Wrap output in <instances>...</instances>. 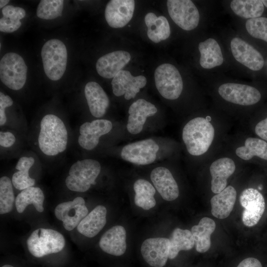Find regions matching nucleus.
<instances>
[{"label":"nucleus","instance_id":"38","mask_svg":"<svg viewBox=\"0 0 267 267\" xmlns=\"http://www.w3.org/2000/svg\"><path fill=\"white\" fill-rule=\"evenodd\" d=\"M2 14L4 18L20 20L25 16L26 12L21 7L6 5L2 9Z\"/></svg>","mask_w":267,"mask_h":267},{"label":"nucleus","instance_id":"36","mask_svg":"<svg viewBox=\"0 0 267 267\" xmlns=\"http://www.w3.org/2000/svg\"><path fill=\"white\" fill-rule=\"evenodd\" d=\"M63 5L62 0H42L38 6L37 15L43 19H55L62 15Z\"/></svg>","mask_w":267,"mask_h":267},{"label":"nucleus","instance_id":"39","mask_svg":"<svg viewBox=\"0 0 267 267\" xmlns=\"http://www.w3.org/2000/svg\"><path fill=\"white\" fill-rule=\"evenodd\" d=\"M13 103L12 98L8 95L0 92V125L3 126L7 121L5 109L11 106Z\"/></svg>","mask_w":267,"mask_h":267},{"label":"nucleus","instance_id":"10","mask_svg":"<svg viewBox=\"0 0 267 267\" xmlns=\"http://www.w3.org/2000/svg\"><path fill=\"white\" fill-rule=\"evenodd\" d=\"M239 202L244 208L242 217L243 224L248 227L257 224L265 210L263 195L255 188H246L240 194Z\"/></svg>","mask_w":267,"mask_h":267},{"label":"nucleus","instance_id":"46","mask_svg":"<svg viewBox=\"0 0 267 267\" xmlns=\"http://www.w3.org/2000/svg\"><path fill=\"white\" fill-rule=\"evenodd\" d=\"M1 267H14L12 266L9 265H5Z\"/></svg>","mask_w":267,"mask_h":267},{"label":"nucleus","instance_id":"12","mask_svg":"<svg viewBox=\"0 0 267 267\" xmlns=\"http://www.w3.org/2000/svg\"><path fill=\"white\" fill-rule=\"evenodd\" d=\"M54 214L61 221L65 229L71 231L79 225L88 214L85 201L81 197H76L71 201L61 203L56 207Z\"/></svg>","mask_w":267,"mask_h":267},{"label":"nucleus","instance_id":"21","mask_svg":"<svg viewBox=\"0 0 267 267\" xmlns=\"http://www.w3.org/2000/svg\"><path fill=\"white\" fill-rule=\"evenodd\" d=\"M99 247L105 253L120 256L126 250V231L121 225H115L107 230L101 236Z\"/></svg>","mask_w":267,"mask_h":267},{"label":"nucleus","instance_id":"28","mask_svg":"<svg viewBox=\"0 0 267 267\" xmlns=\"http://www.w3.org/2000/svg\"><path fill=\"white\" fill-rule=\"evenodd\" d=\"M148 28L147 36L155 43L168 39L171 34L170 25L167 18L163 16L157 17L152 13H148L144 18Z\"/></svg>","mask_w":267,"mask_h":267},{"label":"nucleus","instance_id":"7","mask_svg":"<svg viewBox=\"0 0 267 267\" xmlns=\"http://www.w3.org/2000/svg\"><path fill=\"white\" fill-rule=\"evenodd\" d=\"M154 78L156 87L165 98L175 100L180 95L183 82L178 69L168 63L159 65L155 70Z\"/></svg>","mask_w":267,"mask_h":267},{"label":"nucleus","instance_id":"41","mask_svg":"<svg viewBox=\"0 0 267 267\" xmlns=\"http://www.w3.org/2000/svg\"><path fill=\"white\" fill-rule=\"evenodd\" d=\"M16 141L14 134L10 132L0 131V145L3 148H9L13 146Z\"/></svg>","mask_w":267,"mask_h":267},{"label":"nucleus","instance_id":"40","mask_svg":"<svg viewBox=\"0 0 267 267\" xmlns=\"http://www.w3.org/2000/svg\"><path fill=\"white\" fill-rule=\"evenodd\" d=\"M21 25L19 20H13L2 17L0 19V31L4 33H12Z\"/></svg>","mask_w":267,"mask_h":267},{"label":"nucleus","instance_id":"30","mask_svg":"<svg viewBox=\"0 0 267 267\" xmlns=\"http://www.w3.org/2000/svg\"><path fill=\"white\" fill-rule=\"evenodd\" d=\"M44 199V194L39 187L32 186L23 189L15 199L17 211L22 213L29 205L33 204L37 211L43 212Z\"/></svg>","mask_w":267,"mask_h":267},{"label":"nucleus","instance_id":"27","mask_svg":"<svg viewBox=\"0 0 267 267\" xmlns=\"http://www.w3.org/2000/svg\"><path fill=\"white\" fill-rule=\"evenodd\" d=\"M215 228V222L208 217L202 218L197 225L192 227L191 232L197 252L204 253L210 249L211 235Z\"/></svg>","mask_w":267,"mask_h":267},{"label":"nucleus","instance_id":"8","mask_svg":"<svg viewBox=\"0 0 267 267\" xmlns=\"http://www.w3.org/2000/svg\"><path fill=\"white\" fill-rule=\"evenodd\" d=\"M167 5L170 16L180 28L190 31L197 27L200 15L191 0H168Z\"/></svg>","mask_w":267,"mask_h":267},{"label":"nucleus","instance_id":"32","mask_svg":"<svg viewBox=\"0 0 267 267\" xmlns=\"http://www.w3.org/2000/svg\"><path fill=\"white\" fill-rule=\"evenodd\" d=\"M170 251L169 258L173 259L179 251L191 250L195 245L191 232L188 229L176 228L170 237Z\"/></svg>","mask_w":267,"mask_h":267},{"label":"nucleus","instance_id":"33","mask_svg":"<svg viewBox=\"0 0 267 267\" xmlns=\"http://www.w3.org/2000/svg\"><path fill=\"white\" fill-rule=\"evenodd\" d=\"M235 153L244 160H250L255 156L267 160V142L258 138L248 137L244 146L236 148Z\"/></svg>","mask_w":267,"mask_h":267},{"label":"nucleus","instance_id":"3","mask_svg":"<svg viewBox=\"0 0 267 267\" xmlns=\"http://www.w3.org/2000/svg\"><path fill=\"white\" fill-rule=\"evenodd\" d=\"M100 171L101 165L96 160H78L69 169L65 179L66 185L71 191L85 192L91 185L95 184V179Z\"/></svg>","mask_w":267,"mask_h":267},{"label":"nucleus","instance_id":"19","mask_svg":"<svg viewBox=\"0 0 267 267\" xmlns=\"http://www.w3.org/2000/svg\"><path fill=\"white\" fill-rule=\"evenodd\" d=\"M130 54L126 51L117 50L100 57L96 63V69L102 77L113 78L130 62Z\"/></svg>","mask_w":267,"mask_h":267},{"label":"nucleus","instance_id":"24","mask_svg":"<svg viewBox=\"0 0 267 267\" xmlns=\"http://www.w3.org/2000/svg\"><path fill=\"white\" fill-rule=\"evenodd\" d=\"M106 213L104 206H97L81 221L77 226V230L86 237L95 236L106 223Z\"/></svg>","mask_w":267,"mask_h":267},{"label":"nucleus","instance_id":"14","mask_svg":"<svg viewBox=\"0 0 267 267\" xmlns=\"http://www.w3.org/2000/svg\"><path fill=\"white\" fill-rule=\"evenodd\" d=\"M170 245V240L166 238H148L141 245V254L150 266L163 267L169 258Z\"/></svg>","mask_w":267,"mask_h":267},{"label":"nucleus","instance_id":"6","mask_svg":"<svg viewBox=\"0 0 267 267\" xmlns=\"http://www.w3.org/2000/svg\"><path fill=\"white\" fill-rule=\"evenodd\" d=\"M27 67L23 58L14 52L7 53L0 61V79L10 89L17 90L24 86Z\"/></svg>","mask_w":267,"mask_h":267},{"label":"nucleus","instance_id":"25","mask_svg":"<svg viewBox=\"0 0 267 267\" xmlns=\"http://www.w3.org/2000/svg\"><path fill=\"white\" fill-rule=\"evenodd\" d=\"M236 194L235 189L229 185L214 195L210 201L212 215L220 219L226 218L233 210Z\"/></svg>","mask_w":267,"mask_h":267},{"label":"nucleus","instance_id":"35","mask_svg":"<svg viewBox=\"0 0 267 267\" xmlns=\"http://www.w3.org/2000/svg\"><path fill=\"white\" fill-rule=\"evenodd\" d=\"M15 201L11 180L8 177H1L0 178V214L10 212Z\"/></svg>","mask_w":267,"mask_h":267},{"label":"nucleus","instance_id":"1","mask_svg":"<svg viewBox=\"0 0 267 267\" xmlns=\"http://www.w3.org/2000/svg\"><path fill=\"white\" fill-rule=\"evenodd\" d=\"M68 133L64 122L58 116L48 114L40 123L37 143L45 156L54 157L64 152L67 147Z\"/></svg>","mask_w":267,"mask_h":267},{"label":"nucleus","instance_id":"31","mask_svg":"<svg viewBox=\"0 0 267 267\" xmlns=\"http://www.w3.org/2000/svg\"><path fill=\"white\" fill-rule=\"evenodd\" d=\"M135 192V204L144 210H149L156 205L154 197L156 190L153 185L147 180L143 179L136 180L134 184Z\"/></svg>","mask_w":267,"mask_h":267},{"label":"nucleus","instance_id":"11","mask_svg":"<svg viewBox=\"0 0 267 267\" xmlns=\"http://www.w3.org/2000/svg\"><path fill=\"white\" fill-rule=\"evenodd\" d=\"M218 92L226 101L244 106L255 104L261 98L260 92L255 88L236 83H225L221 85Z\"/></svg>","mask_w":267,"mask_h":267},{"label":"nucleus","instance_id":"43","mask_svg":"<svg viewBox=\"0 0 267 267\" xmlns=\"http://www.w3.org/2000/svg\"><path fill=\"white\" fill-rule=\"evenodd\" d=\"M237 267H263L261 262L257 259L249 257L242 261Z\"/></svg>","mask_w":267,"mask_h":267},{"label":"nucleus","instance_id":"5","mask_svg":"<svg viewBox=\"0 0 267 267\" xmlns=\"http://www.w3.org/2000/svg\"><path fill=\"white\" fill-rule=\"evenodd\" d=\"M29 252L37 258L61 251L65 246L64 236L51 229L40 228L34 230L26 241Z\"/></svg>","mask_w":267,"mask_h":267},{"label":"nucleus","instance_id":"15","mask_svg":"<svg viewBox=\"0 0 267 267\" xmlns=\"http://www.w3.org/2000/svg\"><path fill=\"white\" fill-rule=\"evenodd\" d=\"M146 82L144 76L134 77L129 71L122 70L113 78L111 85L115 96L124 95L126 99L130 100L134 98L140 89L145 86Z\"/></svg>","mask_w":267,"mask_h":267},{"label":"nucleus","instance_id":"45","mask_svg":"<svg viewBox=\"0 0 267 267\" xmlns=\"http://www.w3.org/2000/svg\"><path fill=\"white\" fill-rule=\"evenodd\" d=\"M262 2L264 5L267 7V0H262Z\"/></svg>","mask_w":267,"mask_h":267},{"label":"nucleus","instance_id":"34","mask_svg":"<svg viewBox=\"0 0 267 267\" xmlns=\"http://www.w3.org/2000/svg\"><path fill=\"white\" fill-rule=\"evenodd\" d=\"M230 7L237 15L249 19L261 17L264 11V5L260 0H233Z\"/></svg>","mask_w":267,"mask_h":267},{"label":"nucleus","instance_id":"44","mask_svg":"<svg viewBox=\"0 0 267 267\" xmlns=\"http://www.w3.org/2000/svg\"><path fill=\"white\" fill-rule=\"evenodd\" d=\"M9 0H0V8L2 9L9 2Z\"/></svg>","mask_w":267,"mask_h":267},{"label":"nucleus","instance_id":"26","mask_svg":"<svg viewBox=\"0 0 267 267\" xmlns=\"http://www.w3.org/2000/svg\"><path fill=\"white\" fill-rule=\"evenodd\" d=\"M200 53V64L204 69H210L221 65L223 62L220 46L213 38H209L198 45Z\"/></svg>","mask_w":267,"mask_h":267},{"label":"nucleus","instance_id":"42","mask_svg":"<svg viewBox=\"0 0 267 267\" xmlns=\"http://www.w3.org/2000/svg\"><path fill=\"white\" fill-rule=\"evenodd\" d=\"M255 131L259 136L267 141V118L261 121L256 125Z\"/></svg>","mask_w":267,"mask_h":267},{"label":"nucleus","instance_id":"9","mask_svg":"<svg viewBox=\"0 0 267 267\" xmlns=\"http://www.w3.org/2000/svg\"><path fill=\"white\" fill-rule=\"evenodd\" d=\"M159 146L152 139L148 138L126 145L121 152L125 161L138 165L152 163L156 159Z\"/></svg>","mask_w":267,"mask_h":267},{"label":"nucleus","instance_id":"20","mask_svg":"<svg viewBox=\"0 0 267 267\" xmlns=\"http://www.w3.org/2000/svg\"><path fill=\"white\" fill-rule=\"evenodd\" d=\"M150 178L163 199L171 201L178 197L179 189L178 184L167 168L158 167L154 169L151 171Z\"/></svg>","mask_w":267,"mask_h":267},{"label":"nucleus","instance_id":"17","mask_svg":"<svg viewBox=\"0 0 267 267\" xmlns=\"http://www.w3.org/2000/svg\"><path fill=\"white\" fill-rule=\"evenodd\" d=\"M134 10L133 0H111L106 6L105 18L110 27L122 28L131 20Z\"/></svg>","mask_w":267,"mask_h":267},{"label":"nucleus","instance_id":"23","mask_svg":"<svg viewBox=\"0 0 267 267\" xmlns=\"http://www.w3.org/2000/svg\"><path fill=\"white\" fill-rule=\"evenodd\" d=\"M84 91L91 115L96 118L103 117L109 105V99L104 89L97 83L91 81L86 84Z\"/></svg>","mask_w":267,"mask_h":267},{"label":"nucleus","instance_id":"37","mask_svg":"<svg viewBox=\"0 0 267 267\" xmlns=\"http://www.w3.org/2000/svg\"><path fill=\"white\" fill-rule=\"evenodd\" d=\"M248 33L253 37L267 42V18L249 19L245 23Z\"/></svg>","mask_w":267,"mask_h":267},{"label":"nucleus","instance_id":"16","mask_svg":"<svg viewBox=\"0 0 267 267\" xmlns=\"http://www.w3.org/2000/svg\"><path fill=\"white\" fill-rule=\"evenodd\" d=\"M232 55L237 61L253 71L261 70L264 65L261 53L248 43L239 38L230 42Z\"/></svg>","mask_w":267,"mask_h":267},{"label":"nucleus","instance_id":"2","mask_svg":"<svg viewBox=\"0 0 267 267\" xmlns=\"http://www.w3.org/2000/svg\"><path fill=\"white\" fill-rule=\"evenodd\" d=\"M214 134V128L207 119L196 117L184 126L182 137L188 152L193 156H200L208 151Z\"/></svg>","mask_w":267,"mask_h":267},{"label":"nucleus","instance_id":"18","mask_svg":"<svg viewBox=\"0 0 267 267\" xmlns=\"http://www.w3.org/2000/svg\"><path fill=\"white\" fill-rule=\"evenodd\" d=\"M157 112L154 104L144 99H138L129 107L127 130L133 134L140 133L147 117L153 116Z\"/></svg>","mask_w":267,"mask_h":267},{"label":"nucleus","instance_id":"29","mask_svg":"<svg viewBox=\"0 0 267 267\" xmlns=\"http://www.w3.org/2000/svg\"><path fill=\"white\" fill-rule=\"evenodd\" d=\"M35 163V159L31 156H23L18 160L15 169L17 170L12 177L14 187L18 190H23L33 186L35 180L30 177V169Z\"/></svg>","mask_w":267,"mask_h":267},{"label":"nucleus","instance_id":"22","mask_svg":"<svg viewBox=\"0 0 267 267\" xmlns=\"http://www.w3.org/2000/svg\"><path fill=\"white\" fill-rule=\"evenodd\" d=\"M235 168L233 160L228 157L219 158L212 163L210 172L213 193H219L226 187L227 178L234 173Z\"/></svg>","mask_w":267,"mask_h":267},{"label":"nucleus","instance_id":"4","mask_svg":"<svg viewBox=\"0 0 267 267\" xmlns=\"http://www.w3.org/2000/svg\"><path fill=\"white\" fill-rule=\"evenodd\" d=\"M41 56L46 76L52 81L61 79L67 62V51L64 44L56 39L47 41L42 48Z\"/></svg>","mask_w":267,"mask_h":267},{"label":"nucleus","instance_id":"13","mask_svg":"<svg viewBox=\"0 0 267 267\" xmlns=\"http://www.w3.org/2000/svg\"><path fill=\"white\" fill-rule=\"evenodd\" d=\"M112 127L111 122L106 119L84 123L80 127L78 144L85 150L94 149L98 144L100 137L109 133Z\"/></svg>","mask_w":267,"mask_h":267}]
</instances>
